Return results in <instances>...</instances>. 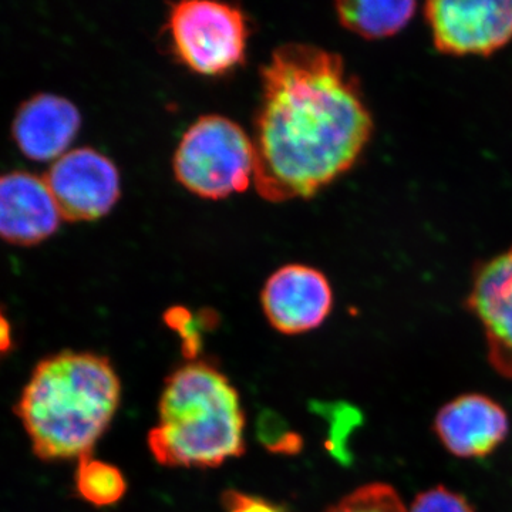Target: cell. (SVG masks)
Returning <instances> with one entry per match:
<instances>
[{
	"instance_id": "16",
	"label": "cell",
	"mask_w": 512,
	"mask_h": 512,
	"mask_svg": "<svg viewBox=\"0 0 512 512\" xmlns=\"http://www.w3.org/2000/svg\"><path fill=\"white\" fill-rule=\"evenodd\" d=\"M407 512H476L463 495L448 490L447 487H434L414 498Z\"/></svg>"
},
{
	"instance_id": "13",
	"label": "cell",
	"mask_w": 512,
	"mask_h": 512,
	"mask_svg": "<svg viewBox=\"0 0 512 512\" xmlns=\"http://www.w3.org/2000/svg\"><path fill=\"white\" fill-rule=\"evenodd\" d=\"M417 3L412 0H353L336 3L340 25L369 40L399 33L413 19Z\"/></svg>"
},
{
	"instance_id": "17",
	"label": "cell",
	"mask_w": 512,
	"mask_h": 512,
	"mask_svg": "<svg viewBox=\"0 0 512 512\" xmlns=\"http://www.w3.org/2000/svg\"><path fill=\"white\" fill-rule=\"evenodd\" d=\"M222 501L227 512H282L268 501L238 493V491H227Z\"/></svg>"
},
{
	"instance_id": "14",
	"label": "cell",
	"mask_w": 512,
	"mask_h": 512,
	"mask_svg": "<svg viewBox=\"0 0 512 512\" xmlns=\"http://www.w3.org/2000/svg\"><path fill=\"white\" fill-rule=\"evenodd\" d=\"M76 488L84 500L97 507L119 503L127 491L126 478L119 468L86 456L76 470Z\"/></svg>"
},
{
	"instance_id": "11",
	"label": "cell",
	"mask_w": 512,
	"mask_h": 512,
	"mask_svg": "<svg viewBox=\"0 0 512 512\" xmlns=\"http://www.w3.org/2000/svg\"><path fill=\"white\" fill-rule=\"evenodd\" d=\"M62 214L45 178L25 171L0 175V238L33 247L52 237Z\"/></svg>"
},
{
	"instance_id": "2",
	"label": "cell",
	"mask_w": 512,
	"mask_h": 512,
	"mask_svg": "<svg viewBox=\"0 0 512 512\" xmlns=\"http://www.w3.org/2000/svg\"><path fill=\"white\" fill-rule=\"evenodd\" d=\"M120 397V379L107 357L69 350L36 366L15 413L37 457L80 460L110 426Z\"/></svg>"
},
{
	"instance_id": "8",
	"label": "cell",
	"mask_w": 512,
	"mask_h": 512,
	"mask_svg": "<svg viewBox=\"0 0 512 512\" xmlns=\"http://www.w3.org/2000/svg\"><path fill=\"white\" fill-rule=\"evenodd\" d=\"M261 301L272 328L285 335H301L319 328L328 318L332 286L312 266L286 265L269 276Z\"/></svg>"
},
{
	"instance_id": "7",
	"label": "cell",
	"mask_w": 512,
	"mask_h": 512,
	"mask_svg": "<svg viewBox=\"0 0 512 512\" xmlns=\"http://www.w3.org/2000/svg\"><path fill=\"white\" fill-rule=\"evenodd\" d=\"M45 181L63 220L96 221L120 198V174L113 161L93 148H77L49 168Z\"/></svg>"
},
{
	"instance_id": "6",
	"label": "cell",
	"mask_w": 512,
	"mask_h": 512,
	"mask_svg": "<svg viewBox=\"0 0 512 512\" xmlns=\"http://www.w3.org/2000/svg\"><path fill=\"white\" fill-rule=\"evenodd\" d=\"M424 13L446 55L487 56L512 42V0H433Z\"/></svg>"
},
{
	"instance_id": "10",
	"label": "cell",
	"mask_w": 512,
	"mask_h": 512,
	"mask_svg": "<svg viewBox=\"0 0 512 512\" xmlns=\"http://www.w3.org/2000/svg\"><path fill=\"white\" fill-rule=\"evenodd\" d=\"M434 431L453 456L481 458L490 456L507 439L510 419L491 397L468 393L441 407Z\"/></svg>"
},
{
	"instance_id": "1",
	"label": "cell",
	"mask_w": 512,
	"mask_h": 512,
	"mask_svg": "<svg viewBox=\"0 0 512 512\" xmlns=\"http://www.w3.org/2000/svg\"><path fill=\"white\" fill-rule=\"evenodd\" d=\"M373 120L336 53L289 43L262 67L255 116L254 185L262 198H311L355 165Z\"/></svg>"
},
{
	"instance_id": "4",
	"label": "cell",
	"mask_w": 512,
	"mask_h": 512,
	"mask_svg": "<svg viewBox=\"0 0 512 512\" xmlns=\"http://www.w3.org/2000/svg\"><path fill=\"white\" fill-rule=\"evenodd\" d=\"M173 165L175 177L192 194L221 200L254 183V143L235 121L202 116L185 131Z\"/></svg>"
},
{
	"instance_id": "5",
	"label": "cell",
	"mask_w": 512,
	"mask_h": 512,
	"mask_svg": "<svg viewBox=\"0 0 512 512\" xmlns=\"http://www.w3.org/2000/svg\"><path fill=\"white\" fill-rule=\"evenodd\" d=\"M168 28L175 55L192 72L220 76L245 60L248 23L235 6L208 0L175 3Z\"/></svg>"
},
{
	"instance_id": "9",
	"label": "cell",
	"mask_w": 512,
	"mask_h": 512,
	"mask_svg": "<svg viewBox=\"0 0 512 512\" xmlns=\"http://www.w3.org/2000/svg\"><path fill=\"white\" fill-rule=\"evenodd\" d=\"M467 306L483 326L490 365L512 380V247L478 269Z\"/></svg>"
},
{
	"instance_id": "12",
	"label": "cell",
	"mask_w": 512,
	"mask_h": 512,
	"mask_svg": "<svg viewBox=\"0 0 512 512\" xmlns=\"http://www.w3.org/2000/svg\"><path fill=\"white\" fill-rule=\"evenodd\" d=\"M82 126L72 101L55 94H37L25 101L12 124L13 140L33 161L59 160Z\"/></svg>"
},
{
	"instance_id": "18",
	"label": "cell",
	"mask_w": 512,
	"mask_h": 512,
	"mask_svg": "<svg viewBox=\"0 0 512 512\" xmlns=\"http://www.w3.org/2000/svg\"><path fill=\"white\" fill-rule=\"evenodd\" d=\"M13 348L12 326H10L8 318L3 315L0 309V353L5 355Z\"/></svg>"
},
{
	"instance_id": "15",
	"label": "cell",
	"mask_w": 512,
	"mask_h": 512,
	"mask_svg": "<svg viewBox=\"0 0 512 512\" xmlns=\"http://www.w3.org/2000/svg\"><path fill=\"white\" fill-rule=\"evenodd\" d=\"M326 512H407V508L392 485L370 483L352 491Z\"/></svg>"
},
{
	"instance_id": "3",
	"label": "cell",
	"mask_w": 512,
	"mask_h": 512,
	"mask_svg": "<svg viewBox=\"0 0 512 512\" xmlns=\"http://www.w3.org/2000/svg\"><path fill=\"white\" fill-rule=\"evenodd\" d=\"M158 413L148 447L163 466L218 467L244 454L239 394L208 363L191 362L175 370L165 382Z\"/></svg>"
}]
</instances>
